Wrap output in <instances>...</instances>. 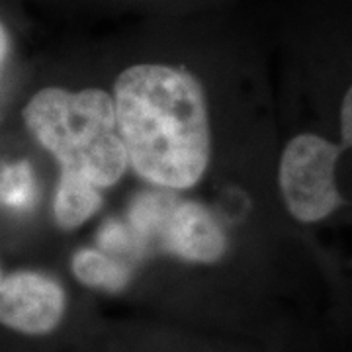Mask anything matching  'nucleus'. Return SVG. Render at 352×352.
I'll use <instances>...</instances> for the list:
<instances>
[{"label":"nucleus","instance_id":"f257e3e1","mask_svg":"<svg viewBox=\"0 0 352 352\" xmlns=\"http://www.w3.org/2000/svg\"><path fill=\"white\" fill-rule=\"evenodd\" d=\"M112 96L129 166L159 188H194L212 159L200 80L178 67L141 63L120 73Z\"/></svg>","mask_w":352,"mask_h":352},{"label":"nucleus","instance_id":"f03ea898","mask_svg":"<svg viewBox=\"0 0 352 352\" xmlns=\"http://www.w3.org/2000/svg\"><path fill=\"white\" fill-rule=\"evenodd\" d=\"M30 135L59 164V176L85 178L98 188L113 186L127 168L113 96L102 88L47 87L25 104Z\"/></svg>","mask_w":352,"mask_h":352},{"label":"nucleus","instance_id":"7ed1b4c3","mask_svg":"<svg viewBox=\"0 0 352 352\" xmlns=\"http://www.w3.org/2000/svg\"><path fill=\"white\" fill-rule=\"evenodd\" d=\"M342 145L315 133H300L284 147L278 182L284 204L300 223H317L337 212L344 200L337 186Z\"/></svg>","mask_w":352,"mask_h":352},{"label":"nucleus","instance_id":"20e7f679","mask_svg":"<svg viewBox=\"0 0 352 352\" xmlns=\"http://www.w3.org/2000/svg\"><path fill=\"white\" fill-rule=\"evenodd\" d=\"M67 296L63 286L43 272L18 270L0 284V325L22 335H50L63 321Z\"/></svg>","mask_w":352,"mask_h":352},{"label":"nucleus","instance_id":"39448f33","mask_svg":"<svg viewBox=\"0 0 352 352\" xmlns=\"http://www.w3.org/2000/svg\"><path fill=\"white\" fill-rule=\"evenodd\" d=\"M161 239L170 254L196 264L221 261L229 245L223 226L200 201H182L175 206L166 215Z\"/></svg>","mask_w":352,"mask_h":352},{"label":"nucleus","instance_id":"423d86ee","mask_svg":"<svg viewBox=\"0 0 352 352\" xmlns=\"http://www.w3.org/2000/svg\"><path fill=\"white\" fill-rule=\"evenodd\" d=\"M102 201V188L92 184L90 180L75 176H59L53 198L55 223L65 231H73L87 223L100 210Z\"/></svg>","mask_w":352,"mask_h":352},{"label":"nucleus","instance_id":"0eeeda50","mask_svg":"<svg viewBox=\"0 0 352 352\" xmlns=\"http://www.w3.org/2000/svg\"><path fill=\"white\" fill-rule=\"evenodd\" d=\"M71 270L80 284L106 292H122L131 278V268L124 263V258L90 247L78 249L73 254Z\"/></svg>","mask_w":352,"mask_h":352},{"label":"nucleus","instance_id":"6e6552de","mask_svg":"<svg viewBox=\"0 0 352 352\" xmlns=\"http://www.w3.org/2000/svg\"><path fill=\"white\" fill-rule=\"evenodd\" d=\"M34 196V176L28 163L8 164L0 173V201L10 208H25Z\"/></svg>","mask_w":352,"mask_h":352},{"label":"nucleus","instance_id":"1a4fd4ad","mask_svg":"<svg viewBox=\"0 0 352 352\" xmlns=\"http://www.w3.org/2000/svg\"><path fill=\"white\" fill-rule=\"evenodd\" d=\"M340 138L342 145L351 147L352 145V87L346 90L342 106H340Z\"/></svg>","mask_w":352,"mask_h":352},{"label":"nucleus","instance_id":"9d476101","mask_svg":"<svg viewBox=\"0 0 352 352\" xmlns=\"http://www.w3.org/2000/svg\"><path fill=\"white\" fill-rule=\"evenodd\" d=\"M8 45H10L8 30H6V25L2 24V20H0V63L4 61V57L8 53Z\"/></svg>","mask_w":352,"mask_h":352},{"label":"nucleus","instance_id":"9b49d317","mask_svg":"<svg viewBox=\"0 0 352 352\" xmlns=\"http://www.w3.org/2000/svg\"><path fill=\"white\" fill-rule=\"evenodd\" d=\"M124 2H159V0H124Z\"/></svg>","mask_w":352,"mask_h":352}]
</instances>
